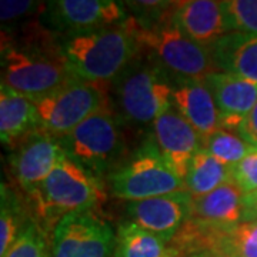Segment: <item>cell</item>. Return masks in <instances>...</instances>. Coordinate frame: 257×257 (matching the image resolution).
<instances>
[{
	"label": "cell",
	"instance_id": "obj_1",
	"mask_svg": "<svg viewBox=\"0 0 257 257\" xmlns=\"http://www.w3.org/2000/svg\"><path fill=\"white\" fill-rule=\"evenodd\" d=\"M140 50L138 22L132 18L110 28L66 35L57 47L73 77L104 84L116 80Z\"/></svg>",
	"mask_w": 257,
	"mask_h": 257
},
{
	"label": "cell",
	"instance_id": "obj_2",
	"mask_svg": "<svg viewBox=\"0 0 257 257\" xmlns=\"http://www.w3.org/2000/svg\"><path fill=\"white\" fill-rule=\"evenodd\" d=\"M37 210L46 220L56 224L63 217L92 211L107 199L103 180L94 177L64 155L33 194Z\"/></svg>",
	"mask_w": 257,
	"mask_h": 257
},
{
	"label": "cell",
	"instance_id": "obj_3",
	"mask_svg": "<svg viewBox=\"0 0 257 257\" xmlns=\"http://www.w3.org/2000/svg\"><path fill=\"white\" fill-rule=\"evenodd\" d=\"M59 142L66 156L100 180L124 163L126 142L111 109L93 114Z\"/></svg>",
	"mask_w": 257,
	"mask_h": 257
},
{
	"label": "cell",
	"instance_id": "obj_4",
	"mask_svg": "<svg viewBox=\"0 0 257 257\" xmlns=\"http://www.w3.org/2000/svg\"><path fill=\"white\" fill-rule=\"evenodd\" d=\"M33 103L39 130L56 139L64 138L93 114L110 109L107 84L79 79H73Z\"/></svg>",
	"mask_w": 257,
	"mask_h": 257
},
{
	"label": "cell",
	"instance_id": "obj_5",
	"mask_svg": "<svg viewBox=\"0 0 257 257\" xmlns=\"http://www.w3.org/2000/svg\"><path fill=\"white\" fill-rule=\"evenodd\" d=\"M107 183L111 196L128 203L186 190L183 179L166 163L150 140L107 177Z\"/></svg>",
	"mask_w": 257,
	"mask_h": 257
},
{
	"label": "cell",
	"instance_id": "obj_6",
	"mask_svg": "<svg viewBox=\"0 0 257 257\" xmlns=\"http://www.w3.org/2000/svg\"><path fill=\"white\" fill-rule=\"evenodd\" d=\"M73 77L56 50L55 55L20 49L10 43L2 46V84L36 101L72 82Z\"/></svg>",
	"mask_w": 257,
	"mask_h": 257
},
{
	"label": "cell",
	"instance_id": "obj_7",
	"mask_svg": "<svg viewBox=\"0 0 257 257\" xmlns=\"http://www.w3.org/2000/svg\"><path fill=\"white\" fill-rule=\"evenodd\" d=\"M138 40L142 49L156 57L157 64L175 76L206 79L219 70L210 47L199 45L186 36L170 19L149 28L138 25Z\"/></svg>",
	"mask_w": 257,
	"mask_h": 257
},
{
	"label": "cell",
	"instance_id": "obj_8",
	"mask_svg": "<svg viewBox=\"0 0 257 257\" xmlns=\"http://www.w3.org/2000/svg\"><path fill=\"white\" fill-rule=\"evenodd\" d=\"M116 80L120 111L130 121L153 124L160 114L173 106V80L156 62L130 64Z\"/></svg>",
	"mask_w": 257,
	"mask_h": 257
},
{
	"label": "cell",
	"instance_id": "obj_9",
	"mask_svg": "<svg viewBox=\"0 0 257 257\" xmlns=\"http://www.w3.org/2000/svg\"><path fill=\"white\" fill-rule=\"evenodd\" d=\"M116 233L93 211L73 213L53 227L52 257H113Z\"/></svg>",
	"mask_w": 257,
	"mask_h": 257
},
{
	"label": "cell",
	"instance_id": "obj_10",
	"mask_svg": "<svg viewBox=\"0 0 257 257\" xmlns=\"http://www.w3.org/2000/svg\"><path fill=\"white\" fill-rule=\"evenodd\" d=\"M63 156L59 139L37 128L15 147L10 156V169L19 186L33 194Z\"/></svg>",
	"mask_w": 257,
	"mask_h": 257
},
{
	"label": "cell",
	"instance_id": "obj_11",
	"mask_svg": "<svg viewBox=\"0 0 257 257\" xmlns=\"http://www.w3.org/2000/svg\"><path fill=\"white\" fill-rule=\"evenodd\" d=\"M47 10L50 23L67 35L110 28L128 19L124 3L114 0H57Z\"/></svg>",
	"mask_w": 257,
	"mask_h": 257
},
{
	"label": "cell",
	"instance_id": "obj_12",
	"mask_svg": "<svg viewBox=\"0 0 257 257\" xmlns=\"http://www.w3.org/2000/svg\"><path fill=\"white\" fill-rule=\"evenodd\" d=\"M153 142L160 156L180 179H186L190 163L203 149L202 139L192 124L176 110L169 107L153 121Z\"/></svg>",
	"mask_w": 257,
	"mask_h": 257
},
{
	"label": "cell",
	"instance_id": "obj_13",
	"mask_svg": "<svg viewBox=\"0 0 257 257\" xmlns=\"http://www.w3.org/2000/svg\"><path fill=\"white\" fill-rule=\"evenodd\" d=\"M126 211L130 221L162 236L170 243L190 219L192 196L183 190L146 200L130 202L126 206Z\"/></svg>",
	"mask_w": 257,
	"mask_h": 257
},
{
	"label": "cell",
	"instance_id": "obj_14",
	"mask_svg": "<svg viewBox=\"0 0 257 257\" xmlns=\"http://www.w3.org/2000/svg\"><path fill=\"white\" fill-rule=\"evenodd\" d=\"M172 103L202 139V145L221 128V116L204 79L175 76Z\"/></svg>",
	"mask_w": 257,
	"mask_h": 257
},
{
	"label": "cell",
	"instance_id": "obj_15",
	"mask_svg": "<svg viewBox=\"0 0 257 257\" xmlns=\"http://www.w3.org/2000/svg\"><path fill=\"white\" fill-rule=\"evenodd\" d=\"M170 20L182 33L206 47L230 33L221 2L216 0L177 2Z\"/></svg>",
	"mask_w": 257,
	"mask_h": 257
},
{
	"label": "cell",
	"instance_id": "obj_16",
	"mask_svg": "<svg viewBox=\"0 0 257 257\" xmlns=\"http://www.w3.org/2000/svg\"><path fill=\"white\" fill-rule=\"evenodd\" d=\"M221 116V128L236 130L257 103V83L217 70L206 79Z\"/></svg>",
	"mask_w": 257,
	"mask_h": 257
},
{
	"label": "cell",
	"instance_id": "obj_17",
	"mask_svg": "<svg viewBox=\"0 0 257 257\" xmlns=\"http://www.w3.org/2000/svg\"><path fill=\"white\" fill-rule=\"evenodd\" d=\"M244 194L233 179L206 196L192 199L189 220L206 227H229L243 221Z\"/></svg>",
	"mask_w": 257,
	"mask_h": 257
},
{
	"label": "cell",
	"instance_id": "obj_18",
	"mask_svg": "<svg viewBox=\"0 0 257 257\" xmlns=\"http://www.w3.org/2000/svg\"><path fill=\"white\" fill-rule=\"evenodd\" d=\"M210 52L219 70L257 83V35L227 33L211 45Z\"/></svg>",
	"mask_w": 257,
	"mask_h": 257
},
{
	"label": "cell",
	"instance_id": "obj_19",
	"mask_svg": "<svg viewBox=\"0 0 257 257\" xmlns=\"http://www.w3.org/2000/svg\"><path fill=\"white\" fill-rule=\"evenodd\" d=\"M39 128L35 103L15 92L9 86H0V139L5 146L16 147Z\"/></svg>",
	"mask_w": 257,
	"mask_h": 257
},
{
	"label": "cell",
	"instance_id": "obj_20",
	"mask_svg": "<svg viewBox=\"0 0 257 257\" xmlns=\"http://www.w3.org/2000/svg\"><path fill=\"white\" fill-rule=\"evenodd\" d=\"M230 179L231 167L223 165L206 149H200L190 163L184 184L192 199H197L216 190Z\"/></svg>",
	"mask_w": 257,
	"mask_h": 257
},
{
	"label": "cell",
	"instance_id": "obj_21",
	"mask_svg": "<svg viewBox=\"0 0 257 257\" xmlns=\"http://www.w3.org/2000/svg\"><path fill=\"white\" fill-rule=\"evenodd\" d=\"M169 241L133 221L120 224L113 257H162Z\"/></svg>",
	"mask_w": 257,
	"mask_h": 257
},
{
	"label": "cell",
	"instance_id": "obj_22",
	"mask_svg": "<svg viewBox=\"0 0 257 257\" xmlns=\"http://www.w3.org/2000/svg\"><path fill=\"white\" fill-rule=\"evenodd\" d=\"M250 147V145L240 138L237 132L227 128L217 130L203 143V149H206L211 156L229 167L237 165L246 156Z\"/></svg>",
	"mask_w": 257,
	"mask_h": 257
},
{
	"label": "cell",
	"instance_id": "obj_23",
	"mask_svg": "<svg viewBox=\"0 0 257 257\" xmlns=\"http://www.w3.org/2000/svg\"><path fill=\"white\" fill-rule=\"evenodd\" d=\"M0 257H5L22 231V211L16 196L2 184V209H0Z\"/></svg>",
	"mask_w": 257,
	"mask_h": 257
},
{
	"label": "cell",
	"instance_id": "obj_24",
	"mask_svg": "<svg viewBox=\"0 0 257 257\" xmlns=\"http://www.w3.org/2000/svg\"><path fill=\"white\" fill-rule=\"evenodd\" d=\"M230 33L257 35V0L221 2Z\"/></svg>",
	"mask_w": 257,
	"mask_h": 257
},
{
	"label": "cell",
	"instance_id": "obj_25",
	"mask_svg": "<svg viewBox=\"0 0 257 257\" xmlns=\"http://www.w3.org/2000/svg\"><path fill=\"white\" fill-rule=\"evenodd\" d=\"M5 257H50L45 233L37 223H28Z\"/></svg>",
	"mask_w": 257,
	"mask_h": 257
},
{
	"label": "cell",
	"instance_id": "obj_26",
	"mask_svg": "<svg viewBox=\"0 0 257 257\" xmlns=\"http://www.w3.org/2000/svg\"><path fill=\"white\" fill-rule=\"evenodd\" d=\"M231 179L244 196L257 190V147L251 146L246 156L231 167Z\"/></svg>",
	"mask_w": 257,
	"mask_h": 257
},
{
	"label": "cell",
	"instance_id": "obj_27",
	"mask_svg": "<svg viewBox=\"0 0 257 257\" xmlns=\"http://www.w3.org/2000/svg\"><path fill=\"white\" fill-rule=\"evenodd\" d=\"M37 3L28 0H2L0 3V18L2 22H12L25 16L36 8Z\"/></svg>",
	"mask_w": 257,
	"mask_h": 257
},
{
	"label": "cell",
	"instance_id": "obj_28",
	"mask_svg": "<svg viewBox=\"0 0 257 257\" xmlns=\"http://www.w3.org/2000/svg\"><path fill=\"white\" fill-rule=\"evenodd\" d=\"M237 133L247 145L257 147V103L243 119L241 124L237 128Z\"/></svg>",
	"mask_w": 257,
	"mask_h": 257
},
{
	"label": "cell",
	"instance_id": "obj_29",
	"mask_svg": "<svg viewBox=\"0 0 257 257\" xmlns=\"http://www.w3.org/2000/svg\"><path fill=\"white\" fill-rule=\"evenodd\" d=\"M244 213L243 220H256L257 219V190L251 194L244 196L243 199Z\"/></svg>",
	"mask_w": 257,
	"mask_h": 257
},
{
	"label": "cell",
	"instance_id": "obj_30",
	"mask_svg": "<svg viewBox=\"0 0 257 257\" xmlns=\"http://www.w3.org/2000/svg\"><path fill=\"white\" fill-rule=\"evenodd\" d=\"M162 257H180V256H179V253L176 251L175 248H172L167 246V248H166V251L163 253V256Z\"/></svg>",
	"mask_w": 257,
	"mask_h": 257
},
{
	"label": "cell",
	"instance_id": "obj_31",
	"mask_svg": "<svg viewBox=\"0 0 257 257\" xmlns=\"http://www.w3.org/2000/svg\"><path fill=\"white\" fill-rule=\"evenodd\" d=\"M184 257H210V256H209V253H207V251H202V253H193V254H189V256H184Z\"/></svg>",
	"mask_w": 257,
	"mask_h": 257
},
{
	"label": "cell",
	"instance_id": "obj_32",
	"mask_svg": "<svg viewBox=\"0 0 257 257\" xmlns=\"http://www.w3.org/2000/svg\"><path fill=\"white\" fill-rule=\"evenodd\" d=\"M209 253V256L210 257H227L224 256V254H220V253H214V251H207Z\"/></svg>",
	"mask_w": 257,
	"mask_h": 257
},
{
	"label": "cell",
	"instance_id": "obj_33",
	"mask_svg": "<svg viewBox=\"0 0 257 257\" xmlns=\"http://www.w3.org/2000/svg\"><path fill=\"white\" fill-rule=\"evenodd\" d=\"M256 220H257V219H256Z\"/></svg>",
	"mask_w": 257,
	"mask_h": 257
},
{
	"label": "cell",
	"instance_id": "obj_34",
	"mask_svg": "<svg viewBox=\"0 0 257 257\" xmlns=\"http://www.w3.org/2000/svg\"><path fill=\"white\" fill-rule=\"evenodd\" d=\"M50 257H52V256H50Z\"/></svg>",
	"mask_w": 257,
	"mask_h": 257
}]
</instances>
